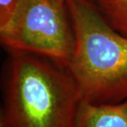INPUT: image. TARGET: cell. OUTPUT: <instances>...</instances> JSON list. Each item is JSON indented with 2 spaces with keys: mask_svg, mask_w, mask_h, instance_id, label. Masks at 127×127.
Masks as SVG:
<instances>
[{
  "mask_svg": "<svg viewBox=\"0 0 127 127\" xmlns=\"http://www.w3.org/2000/svg\"><path fill=\"white\" fill-rule=\"evenodd\" d=\"M89 1H94V0H89Z\"/></svg>",
  "mask_w": 127,
  "mask_h": 127,
  "instance_id": "8",
  "label": "cell"
},
{
  "mask_svg": "<svg viewBox=\"0 0 127 127\" xmlns=\"http://www.w3.org/2000/svg\"><path fill=\"white\" fill-rule=\"evenodd\" d=\"M3 73L0 127H75L83 101L66 68L11 54Z\"/></svg>",
  "mask_w": 127,
  "mask_h": 127,
  "instance_id": "1",
  "label": "cell"
},
{
  "mask_svg": "<svg viewBox=\"0 0 127 127\" xmlns=\"http://www.w3.org/2000/svg\"><path fill=\"white\" fill-rule=\"evenodd\" d=\"M19 0H0V29L7 26L13 17Z\"/></svg>",
  "mask_w": 127,
  "mask_h": 127,
  "instance_id": "6",
  "label": "cell"
},
{
  "mask_svg": "<svg viewBox=\"0 0 127 127\" xmlns=\"http://www.w3.org/2000/svg\"><path fill=\"white\" fill-rule=\"evenodd\" d=\"M74 49L66 69L83 101H127V37L111 27L89 0H66Z\"/></svg>",
  "mask_w": 127,
  "mask_h": 127,
  "instance_id": "2",
  "label": "cell"
},
{
  "mask_svg": "<svg viewBox=\"0 0 127 127\" xmlns=\"http://www.w3.org/2000/svg\"><path fill=\"white\" fill-rule=\"evenodd\" d=\"M93 2L109 25L127 37V0H94Z\"/></svg>",
  "mask_w": 127,
  "mask_h": 127,
  "instance_id": "5",
  "label": "cell"
},
{
  "mask_svg": "<svg viewBox=\"0 0 127 127\" xmlns=\"http://www.w3.org/2000/svg\"><path fill=\"white\" fill-rule=\"evenodd\" d=\"M59 1L61 2H64V3H66V0H59Z\"/></svg>",
  "mask_w": 127,
  "mask_h": 127,
  "instance_id": "7",
  "label": "cell"
},
{
  "mask_svg": "<svg viewBox=\"0 0 127 127\" xmlns=\"http://www.w3.org/2000/svg\"><path fill=\"white\" fill-rule=\"evenodd\" d=\"M75 127H127V101L114 104L83 101Z\"/></svg>",
  "mask_w": 127,
  "mask_h": 127,
  "instance_id": "4",
  "label": "cell"
},
{
  "mask_svg": "<svg viewBox=\"0 0 127 127\" xmlns=\"http://www.w3.org/2000/svg\"><path fill=\"white\" fill-rule=\"evenodd\" d=\"M0 40L11 54L35 55L66 68L75 42L66 3L19 0L13 17L0 29Z\"/></svg>",
  "mask_w": 127,
  "mask_h": 127,
  "instance_id": "3",
  "label": "cell"
}]
</instances>
